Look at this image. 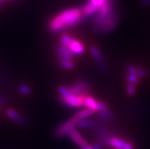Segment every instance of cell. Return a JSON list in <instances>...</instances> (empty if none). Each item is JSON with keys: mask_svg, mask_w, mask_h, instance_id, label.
Segmentation results:
<instances>
[{"mask_svg": "<svg viewBox=\"0 0 150 149\" xmlns=\"http://www.w3.org/2000/svg\"><path fill=\"white\" fill-rule=\"evenodd\" d=\"M84 15L79 8H69L63 11L50 21L49 28L53 33L61 32L71 26L78 25Z\"/></svg>", "mask_w": 150, "mask_h": 149, "instance_id": "obj_1", "label": "cell"}, {"mask_svg": "<svg viewBox=\"0 0 150 149\" xmlns=\"http://www.w3.org/2000/svg\"><path fill=\"white\" fill-rule=\"evenodd\" d=\"M59 92L62 97V100L66 105L72 107H79L83 105V99L85 96L73 95L69 91V89L64 86H60L59 88Z\"/></svg>", "mask_w": 150, "mask_h": 149, "instance_id": "obj_2", "label": "cell"}, {"mask_svg": "<svg viewBox=\"0 0 150 149\" xmlns=\"http://www.w3.org/2000/svg\"><path fill=\"white\" fill-rule=\"evenodd\" d=\"M83 105L86 108H88L90 109H92L93 111L100 112V111H105L108 110V107L105 104L102 102H99L94 99L93 97L86 95L84 97L83 99Z\"/></svg>", "mask_w": 150, "mask_h": 149, "instance_id": "obj_3", "label": "cell"}, {"mask_svg": "<svg viewBox=\"0 0 150 149\" xmlns=\"http://www.w3.org/2000/svg\"><path fill=\"white\" fill-rule=\"evenodd\" d=\"M79 123V120L77 119L76 116H74L72 119H69L68 121L61 125L57 129V131H56V136L59 138L67 136V134L70 132L72 129H74L75 126L78 124Z\"/></svg>", "mask_w": 150, "mask_h": 149, "instance_id": "obj_4", "label": "cell"}, {"mask_svg": "<svg viewBox=\"0 0 150 149\" xmlns=\"http://www.w3.org/2000/svg\"><path fill=\"white\" fill-rule=\"evenodd\" d=\"M69 91L73 95L84 97L88 95V92L89 91V86L86 82L80 81L73 85L71 88H69Z\"/></svg>", "mask_w": 150, "mask_h": 149, "instance_id": "obj_5", "label": "cell"}, {"mask_svg": "<svg viewBox=\"0 0 150 149\" xmlns=\"http://www.w3.org/2000/svg\"><path fill=\"white\" fill-rule=\"evenodd\" d=\"M65 47H67L72 54H82L85 50V47L82 44V43H80L79 40L72 37H70L69 42Z\"/></svg>", "mask_w": 150, "mask_h": 149, "instance_id": "obj_6", "label": "cell"}, {"mask_svg": "<svg viewBox=\"0 0 150 149\" xmlns=\"http://www.w3.org/2000/svg\"><path fill=\"white\" fill-rule=\"evenodd\" d=\"M69 135V137L72 138V141L76 142L82 149L86 148V147L89 145L88 143L87 142V141L82 137V135L79 133V132L76 130L75 128L70 131Z\"/></svg>", "mask_w": 150, "mask_h": 149, "instance_id": "obj_7", "label": "cell"}, {"mask_svg": "<svg viewBox=\"0 0 150 149\" xmlns=\"http://www.w3.org/2000/svg\"><path fill=\"white\" fill-rule=\"evenodd\" d=\"M57 55L60 58V60H72V53L63 44H60L57 49Z\"/></svg>", "mask_w": 150, "mask_h": 149, "instance_id": "obj_8", "label": "cell"}, {"mask_svg": "<svg viewBox=\"0 0 150 149\" xmlns=\"http://www.w3.org/2000/svg\"><path fill=\"white\" fill-rule=\"evenodd\" d=\"M81 10H82V12L84 16L90 17L91 15H95L98 11V8L97 7H95L94 5H92L91 2H88L83 6V8Z\"/></svg>", "mask_w": 150, "mask_h": 149, "instance_id": "obj_9", "label": "cell"}, {"mask_svg": "<svg viewBox=\"0 0 150 149\" xmlns=\"http://www.w3.org/2000/svg\"><path fill=\"white\" fill-rule=\"evenodd\" d=\"M6 114H7V116L9 117L10 119H11L12 120L16 122V123H21V124L25 123V120L23 118V117H21L18 112L15 111V109H8L7 111H6Z\"/></svg>", "mask_w": 150, "mask_h": 149, "instance_id": "obj_10", "label": "cell"}, {"mask_svg": "<svg viewBox=\"0 0 150 149\" xmlns=\"http://www.w3.org/2000/svg\"><path fill=\"white\" fill-rule=\"evenodd\" d=\"M109 144L110 146L115 148L117 149H123L126 145L125 141H124L121 138H117V137H112L109 140Z\"/></svg>", "mask_w": 150, "mask_h": 149, "instance_id": "obj_11", "label": "cell"}, {"mask_svg": "<svg viewBox=\"0 0 150 149\" xmlns=\"http://www.w3.org/2000/svg\"><path fill=\"white\" fill-rule=\"evenodd\" d=\"M91 54L93 55V56L95 57V59L98 61V63L99 66H101V68H105V62H104V61H103L102 57H101V53H100L99 49H98L96 47H91Z\"/></svg>", "mask_w": 150, "mask_h": 149, "instance_id": "obj_12", "label": "cell"}, {"mask_svg": "<svg viewBox=\"0 0 150 149\" xmlns=\"http://www.w3.org/2000/svg\"><path fill=\"white\" fill-rule=\"evenodd\" d=\"M60 65L63 68L67 69H70L74 66L72 60H60Z\"/></svg>", "mask_w": 150, "mask_h": 149, "instance_id": "obj_13", "label": "cell"}, {"mask_svg": "<svg viewBox=\"0 0 150 149\" xmlns=\"http://www.w3.org/2000/svg\"><path fill=\"white\" fill-rule=\"evenodd\" d=\"M19 91H20V92H21L22 95H28L30 93V88L29 86H28V85H22L20 86V88H19Z\"/></svg>", "mask_w": 150, "mask_h": 149, "instance_id": "obj_14", "label": "cell"}, {"mask_svg": "<svg viewBox=\"0 0 150 149\" xmlns=\"http://www.w3.org/2000/svg\"><path fill=\"white\" fill-rule=\"evenodd\" d=\"M79 127H82V128H86V127H90L92 125V122L90 120H88V119H83V120L80 121L79 123L77 124Z\"/></svg>", "mask_w": 150, "mask_h": 149, "instance_id": "obj_15", "label": "cell"}, {"mask_svg": "<svg viewBox=\"0 0 150 149\" xmlns=\"http://www.w3.org/2000/svg\"><path fill=\"white\" fill-rule=\"evenodd\" d=\"M136 91V86L132 85V84H127V91L128 95L132 96L134 95Z\"/></svg>", "mask_w": 150, "mask_h": 149, "instance_id": "obj_16", "label": "cell"}, {"mask_svg": "<svg viewBox=\"0 0 150 149\" xmlns=\"http://www.w3.org/2000/svg\"><path fill=\"white\" fill-rule=\"evenodd\" d=\"M98 113L100 114V116H101V117L104 118V119H109L112 117V116H111V114L110 113V112L108 111V110H105V111H100L98 112Z\"/></svg>", "mask_w": 150, "mask_h": 149, "instance_id": "obj_17", "label": "cell"}, {"mask_svg": "<svg viewBox=\"0 0 150 149\" xmlns=\"http://www.w3.org/2000/svg\"><path fill=\"white\" fill-rule=\"evenodd\" d=\"M101 145L99 143L95 144L93 145H88L86 147V148L84 149H101Z\"/></svg>", "mask_w": 150, "mask_h": 149, "instance_id": "obj_18", "label": "cell"}, {"mask_svg": "<svg viewBox=\"0 0 150 149\" xmlns=\"http://www.w3.org/2000/svg\"><path fill=\"white\" fill-rule=\"evenodd\" d=\"M141 2H142V4L144 6H147L150 5V0H141Z\"/></svg>", "mask_w": 150, "mask_h": 149, "instance_id": "obj_19", "label": "cell"}, {"mask_svg": "<svg viewBox=\"0 0 150 149\" xmlns=\"http://www.w3.org/2000/svg\"><path fill=\"white\" fill-rule=\"evenodd\" d=\"M3 101H4V99L3 98H0V105L3 104Z\"/></svg>", "mask_w": 150, "mask_h": 149, "instance_id": "obj_20", "label": "cell"}, {"mask_svg": "<svg viewBox=\"0 0 150 149\" xmlns=\"http://www.w3.org/2000/svg\"><path fill=\"white\" fill-rule=\"evenodd\" d=\"M5 0H0V2H3Z\"/></svg>", "mask_w": 150, "mask_h": 149, "instance_id": "obj_21", "label": "cell"}]
</instances>
